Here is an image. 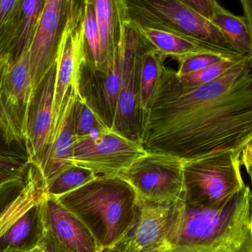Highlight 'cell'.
Instances as JSON below:
<instances>
[{"mask_svg":"<svg viewBox=\"0 0 252 252\" xmlns=\"http://www.w3.org/2000/svg\"><path fill=\"white\" fill-rule=\"evenodd\" d=\"M146 152L139 142L117 132L105 130L98 134L73 136L70 164L91 170L97 176H118Z\"/></svg>","mask_w":252,"mask_h":252,"instance_id":"9c48e42d","label":"cell"},{"mask_svg":"<svg viewBox=\"0 0 252 252\" xmlns=\"http://www.w3.org/2000/svg\"><path fill=\"white\" fill-rule=\"evenodd\" d=\"M45 224V223H44ZM42 244L44 245V252H72L65 248L62 244L55 238L53 234L45 225L44 235L42 238ZM108 250H103L101 252H108Z\"/></svg>","mask_w":252,"mask_h":252,"instance_id":"4dcf8cb0","label":"cell"},{"mask_svg":"<svg viewBox=\"0 0 252 252\" xmlns=\"http://www.w3.org/2000/svg\"><path fill=\"white\" fill-rule=\"evenodd\" d=\"M252 195L246 186L218 208L174 204L167 252H252Z\"/></svg>","mask_w":252,"mask_h":252,"instance_id":"7a4b0ae2","label":"cell"},{"mask_svg":"<svg viewBox=\"0 0 252 252\" xmlns=\"http://www.w3.org/2000/svg\"><path fill=\"white\" fill-rule=\"evenodd\" d=\"M44 219L55 238L70 251L102 252L81 220L57 200L47 195L44 201Z\"/></svg>","mask_w":252,"mask_h":252,"instance_id":"2e32d148","label":"cell"},{"mask_svg":"<svg viewBox=\"0 0 252 252\" xmlns=\"http://www.w3.org/2000/svg\"><path fill=\"white\" fill-rule=\"evenodd\" d=\"M31 165L26 154L0 150V203L25 185Z\"/></svg>","mask_w":252,"mask_h":252,"instance_id":"d6986e66","label":"cell"},{"mask_svg":"<svg viewBox=\"0 0 252 252\" xmlns=\"http://www.w3.org/2000/svg\"><path fill=\"white\" fill-rule=\"evenodd\" d=\"M244 10V18L252 31V0H240Z\"/></svg>","mask_w":252,"mask_h":252,"instance_id":"836d02e7","label":"cell"},{"mask_svg":"<svg viewBox=\"0 0 252 252\" xmlns=\"http://www.w3.org/2000/svg\"><path fill=\"white\" fill-rule=\"evenodd\" d=\"M83 25L87 63L93 69H98L100 58V39L94 8L89 1H85Z\"/></svg>","mask_w":252,"mask_h":252,"instance_id":"484cf974","label":"cell"},{"mask_svg":"<svg viewBox=\"0 0 252 252\" xmlns=\"http://www.w3.org/2000/svg\"><path fill=\"white\" fill-rule=\"evenodd\" d=\"M30 48L10 62L1 88L3 106L25 139L34 101L29 69Z\"/></svg>","mask_w":252,"mask_h":252,"instance_id":"7c38bea8","label":"cell"},{"mask_svg":"<svg viewBox=\"0 0 252 252\" xmlns=\"http://www.w3.org/2000/svg\"><path fill=\"white\" fill-rule=\"evenodd\" d=\"M54 198L81 220L102 251L121 244L136 223L137 195L118 176H97Z\"/></svg>","mask_w":252,"mask_h":252,"instance_id":"3957f363","label":"cell"},{"mask_svg":"<svg viewBox=\"0 0 252 252\" xmlns=\"http://www.w3.org/2000/svg\"><path fill=\"white\" fill-rule=\"evenodd\" d=\"M177 1L210 22L214 16L216 8L220 4L217 0H177Z\"/></svg>","mask_w":252,"mask_h":252,"instance_id":"f546056e","label":"cell"},{"mask_svg":"<svg viewBox=\"0 0 252 252\" xmlns=\"http://www.w3.org/2000/svg\"><path fill=\"white\" fill-rule=\"evenodd\" d=\"M85 0H70L69 20L74 25H79L84 20Z\"/></svg>","mask_w":252,"mask_h":252,"instance_id":"1f68e13d","label":"cell"},{"mask_svg":"<svg viewBox=\"0 0 252 252\" xmlns=\"http://www.w3.org/2000/svg\"><path fill=\"white\" fill-rule=\"evenodd\" d=\"M143 114L141 145L148 154L188 161L241 151L252 141V55L199 87H183L164 66Z\"/></svg>","mask_w":252,"mask_h":252,"instance_id":"6da1fadb","label":"cell"},{"mask_svg":"<svg viewBox=\"0 0 252 252\" xmlns=\"http://www.w3.org/2000/svg\"><path fill=\"white\" fill-rule=\"evenodd\" d=\"M241 151L216 153L183 161L185 204L218 208L245 188L241 173Z\"/></svg>","mask_w":252,"mask_h":252,"instance_id":"5b68a950","label":"cell"},{"mask_svg":"<svg viewBox=\"0 0 252 252\" xmlns=\"http://www.w3.org/2000/svg\"><path fill=\"white\" fill-rule=\"evenodd\" d=\"M241 165L247 169L249 176L251 178L252 167V141L249 142L241 150Z\"/></svg>","mask_w":252,"mask_h":252,"instance_id":"d6a6232c","label":"cell"},{"mask_svg":"<svg viewBox=\"0 0 252 252\" xmlns=\"http://www.w3.org/2000/svg\"><path fill=\"white\" fill-rule=\"evenodd\" d=\"M242 56L252 55V31L244 16H236L219 4L210 21Z\"/></svg>","mask_w":252,"mask_h":252,"instance_id":"ffe728a7","label":"cell"},{"mask_svg":"<svg viewBox=\"0 0 252 252\" xmlns=\"http://www.w3.org/2000/svg\"><path fill=\"white\" fill-rule=\"evenodd\" d=\"M86 62L83 22L74 25L68 19L56 52L53 119L50 138L56 130L70 90L80 89L81 69Z\"/></svg>","mask_w":252,"mask_h":252,"instance_id":"8fae6325","label":"cell"},{"mask_svg":"<svg viewBox=\"0 0 252 252\" xmlns=\"http://www.w3.org/2000/svg\"><path fill=\"white\" fill-rule=\"evenodd\" d=\"M149 47L137 27L124 22L122 77L112 130L140 144L144 117L140 106L141 63L144 53Z\"/></svg>","mask_w":252,"mask_h":252,"instance_id":"ba28073f","label":"cell"},{"mask_svg":"<svg viewBox=\"0 0 252 252\" xmlns=\"http://www.w3.org/2000/svg\"><path fill=\"white\" fill-rule=\"evenodd\" d=\"M238 56H241V55L235 56V55L228 54L222 52L212 51V50L193 53L178 61L179 63V67L176 71V75L178 76H181L186 74L196 72L210 65L218 63L222 61L232 59Z\"/></svg>","mask_w":252,"mask_h":252,"instance_id":"83f0119b","label":"cell"},{"mask_svg":"<svg viewBox=\"0 0 252 252\" xmlns=\"http://www.w3.org/2000/svg\"><path fill=\"white\" fill-rule=\"evenodd\" d=\"M108 252H134L130 248V243H129L128 235L126 237L125 239L118 244L116 247L108 250Z\"/></svg>","mask_w":252,"mask_h":252,"instance_id":"e575fe53","label":"cell"},{"mask_svg":"<svg viewBox=\"0 0 252 252\" xmlns=\"http://www.w3.org/2000/svg\"><path fill=\"white\" fill-rule=\"evenodd\" d=\"M11 58L10 53L0 58V142L4 145H10L23 142V138L19 133L11 118L4 109L1 101V88L6 72L10 66Z\"/></svg>","mask_w":252,"mask_h":252,"instance_id":"4316f807","label":"cell"},{"mask_svg":"<svg viewBox=\"0 0 252 252\" xmlns=\"http://www.w3.org/2000/svg\"><path fill=\"white\" fill-rule=\"evenodd\" d=\"M97 176L91 170L72 165L53 179L44 189L48 196L56 198L79 188Z\"/></svg>","mask_w":252,"mask_h":252,"instance_id":"d4e9b609","label":"cell"},{"mask_svg":"<svg viewBox=\"0 0 252 252\" xmlns=\"http://www.w3.org/2000/svg\"><path fill=\"white\" fill-rule=\"evenodd\" d=\"M29 252H44V245H43L42 241L41 244H38V246L35 247V248L31 250Z\"/></svg>","mask_w":252,"mask_h":252,"instance_id":"d590c367","label":"cell"},{"mask_svg":"<svg viewBox=\"0 0 252 252\" xmlns=\"http://www.w3.org/2000/svg\"><path fill=\"white\" fill-rule=\"evenodd\" d=\"M72 126L73 136H87L93 132L109 129L80 92L74 101Z\"/></svg>","mask_w":252,"mask_h":252,"instance_id":"cb8c5ba5","label":"cell"},{"mask_svg":"<svg viewBox=\"0 0 252 252\" xmlns=\"http://www.w3.org/2000/svg\"><path fill=\"white\" fill-rule=\"evenodd\" d=\"M93 4L100 39L99 69L102 70L113 59L121 47L124 21L121 0H85Z\"/></svg>","mask_w":252,"mask_h":252,"instance_id":"e0dca14e","label":"cell"},{"mask_svg":"<svg viewBox=\"0 0 252 252\" xmlns=\"http://www.w3.org/2000/svg\"><path fill=\"white\" fill-rule=\"evenodd\" d=\"M79 92L80 89L70 90L56 130L50 136L41 159L34 167L43 188L72 166L68 161L73 141L72 108L75 97Z\"/></svg>","mask_w":252,"mask_h":252,"instance_id":"4fadbf2b","label":"cell"},{"mask_svg":"<svg viewBox=\"0 0 252 252\" xmlns=\"http://www.w3.org/2000/svg\"><path fill=\"white\" fill-rule=\"evenodd\" d=\"M243 56H238L232 59L222 61L218 63L210 65L204 69L186 75L178 76L182 85L185 87H199L207 84L223 75L229 68L237 63Z\"/></svg>","mask_w":252,"mask_h":252,"instance_id":"f1b7e54d","label":"cell"},{"mask_svg":"<svg viewBox=\"0 0 252 252\" xmlns=\"http://www.w3.org/2000/svg\"><path fill=\"white\" fill-rule=\"evenodd\" d=\"M165 59L164 56L151 47L142 56L140 69V106L143 112L158 84Z\"/></svg>","mask_w":252,"mask_h":252,"instance_id":"603a6c76","label":"cell"},{"mask_svg":"<svg viewBox=\"0 0 252 252\" xmlns=\"http://www.w3.org/2000/svg\"><path fill=\"white\" fill-rule=\"evenodd\" d=\"M136 27L151 48L162 55L166 59L171 57L179 61L185 56L199 52L207 50L218 51L201 41L180 34L150 29L144 27Z\"/></svg>","mask_w":252,"mask_h":252,"instance_id":"ac0fdd59","label":"cell"},{"mask_svg":"<svg viewBox=\"0 0 252 252\" xmlns=\"http://www.w3.org/2000/svg\"><path fill=\"white\" fill-rule=\"evenodd\" d=\"M23 0H0V58L11 53L20 26Z\"/></svg>","mask_w":252,"mask_h":252,"instance_id":"44dd1931","label":"cell"},{"mask_svg":"<svg viewBox=\"0 0 252 252\" xmlns=\"http://www.w3.org/2000/svg\"><path fill=\"white\" fill-rule=\"evenodd\" d=\"M174 204L139 202L136 223L128 235L133 252H167L166 238Z\"/></svg>","mask_w":252,"mask_h":252,"instance_id":"9a60e30c","label":"cell"},{"mask_svg":"<svg viewBox=\"0 0 252 252\" xmlns=\"http://www.w3.org/2000/svg\"><path fill=\"white\" fill-rule=\"evenodd\" d=\"M46 195L31 165L25 185L0 210V252H29L41 244Z\"/></svg>","mask_w":252,"mask_h":252,"instance_id":"8992f818","label":"cell"},{"mask_svg":"<svg viewBox=\"0 0 252 252\" xmlns=\"http://www.w3.org/2000/svg\"><path fill=\"white\" fill-rule=\"evenodd\" d=\"M54 87L55 65L34 97L24 139L25 154L34 167L41 159L50 139L53 119Z\"/></svg>","mask_w":252,"mask_h":252,"instance_id":"5bb4252c","label":"cell"},{"mask_svg":"<svg viewBox=\"0 0 252 252\" xmlns=\"http://www.w3.org/2000/svg\"><path fill=\"white\" fill-rule=\"evenodd\" d=\"M70 16V0H44L35 36L30 47L33 97L56 62V52Z\"/></svg>","mask_w":252,"mask_h":252,"instance_id":"30bf717a","label":"cell"},{"mask_svg":"<svg viewBox=\"0 0 252 252\" xmlns=\"http://www.w3.org/2000/svg\"><path fill=\"white\" fill-rule=\"evenodd\" d=\"M183 163L172 156L146 153L118 176L133 188L139 202L174 204L184 198Z\"/></svg>","mask_w":252,"mask_h":252,"instance_id":"52a82bcc","label":"cell"},{"mask_svg":"<svg viewBox=\"0 0 252 252\" xmlns=\"http://www.w3.org/2000/svg\"><path fill=\"white\" fill-rule=\"evenodd\" d=\"M44 2V0H23L19 35L10 53L11 61L19 57L24 50L31 47L38 28Z\"/></svg>","mask_w":252,"mask_h":252,"instance_id":"7402d4cb","label":"cell"},{"mask_svg":"<svg viewBox=\"0 0 252 252\" xmlns=\"http://www.w3.org/2000/svg\"><path fill=\"white\" fill-rule=\"evenodd\" d=\"M121 4L124 22L180 34L218 51L241 55L211 22L177 0H121Z\"/></svg>","mask_w":252,"mask_h":252,"instance_id":"277c9868","label":"cell"}]
</instances>
